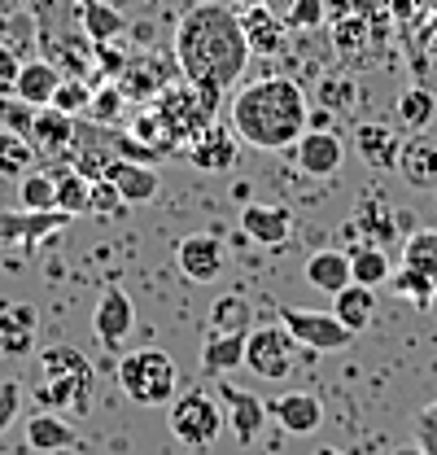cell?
<instances>
[{
	"label": "cell",
	"mask_w": 437,
	"mask_h": 455,
	"mask_svg": "<svg viewBox=\"0 0 437 455\" xmlns=\"http://www.w3.org/2000/svg\"><path fill=\"white\" fill-rule=\"evenodd\" d=\"M66 220H70L66 211H0V241L22 245L27 254H36V245L44 236H53Z\"/></svg>",
	"instance_id": "4fadbf2b"
},
{
	"label": "cell",
	"mask_w": 437,
	"mask_h": 455,
	"mask_svg": "<svg viewBox=\"0 0 437 455\" xmlns=\"http://www.w3.org/2000/svg\"><path fill=\"white\" fill-rule=\"evenodd\" d=\"M75 136H79V123L70 118V114L53 110V106H44V110H36V123H31V145L40 149V154H75Z\"/></svg>",
	"instance_id": "7402d4cb"
},
{
	"label": "cell",
	"mask_w": 437,
	"mask_h": 455,
	"mask_svg": "<svg viewBox=\"0 0 437 455\" xmlns=\"http://www.w3.org/2000/svg\"><path fill=\"white\" fill-rule=\"evenodd\" d=\"M306 284H315L320 293H341L350 284V254L346 250H315L302 267Z\"/></svg>",
	"instance_id": "83f0119b"
},
{
	"label": "cell",
	"mask_w": 437,
	"mask_h": 455,
	"mask_svg": "<svg viewBox=\"0 0 437 455\" xmlns=\"http://www.w3.org/2000/svg\"><path fill=\"white\" fill-rule=\"evenodd\" d=\"M398 123L402 127H411V132H425L429 123H433V114H437V101H433V92L429 88H407L402 97H398Z\"/></svg>",
	"instance_id": "d590c367"
},
{
	"label": "cell",
	"mask_w": 437,
	"mask_h": 455,
	"mask_svg": "<svg viewBox=\"0 0 437 455\" xmlns=\"http://www.w3.org/2000/svg\"><path fill=\"white\" fill-rule=\"evenodd\" d=\"M0 118H4V132L31 136V123H36V110H31L27 101H0Z\"/></svg>",
	"instance_id": "ee69618b"
},
{
	"label": "cell",
	"mask_w": 437,
	"mask_h": 455,
	"mask_svg": "<svg viewBox=\"0 0 437 455\" xmlns=\"http://www.w3.org/2000/svg\"><path fill=\"white\" fill-rule=\"evenodd\" d=\"M106 180L118 184V193H123L127 206H149L158 197V188H163V175L158 171L149 167V163H131V158H114L106 167Z\"/></svg>",
	"instance_id": "ffe728a7"
},
{
	"label": "cell",
	"mask_w": 437,
	"mask_h": 455,
	"mask_svg": "<svg viewBox=\"0 0 437 455\" xmlns=\"http://www.w3.org/2000/svg\"><path fill=\"white\" fill-rule=\"evenodd\" d=\"M350 4H354V13H359V18H368L372 27L389 18V0H350Z\"/></svg>",
	"instance_id": "f907efd6"
},
{
	"label": "cell",
	"mask_w": 437,
	"mask_h": 455,
	"mask_svg": "<svg viewBox=\"0 0 437 455\" xmlns=\"http://www.w3.org/2000/svg\"><path fill=\"white\" fill-rule=\"evenodd\" d=\"M27 447L40 455H61L79 447V429L70 420H61V411H36V416H27Z\"/></svg>",
	"instance_id": "44dd1931"
},
{
	"label": "cell",
	"mask_w": 437,
	"mask_h": 455,
	"mask_svg": "<svg viewBox=\"0 0 437 455\" xmlns=\"http://www.w3.org/2000/svg\"><path fill=\"white\" fill-rule=\"evenodd\" d=\"M298 341L284 324H267V329H250L245 338V368L263 381H284L298 363Z\"/></svg>",
	"instance_id": "52a82bcc"
},
{
	"label": "cell",
	"mask_w": 437,
	"mask_h": 455,
	"mask_svg": "<svg viewBox=\"0 0 437 455\" xmlns=\"http://www.w3.org/2000/svg\"><path fill=\"white\" fill-rule=\"evenodd\" d=\"M227 123L245 145L275 154V149H289L302 140V132L311 123V101L298 88V79H289V75L254 79L227 101Z\"/></svg>",
	"instance_id": "7a4b0ae2"
},
{
	"label": "cell",
	"mask_w": 437,
	"mask_h": 455,
	"mask_svg": "<svg viewBox=\"0 0 437 455\" xmlns=\"http://www.w3.org/2000/svg\"><path fill=\"white\" fill-rule=\"evenodd\" d=\"M332 311H337V320H341L350 333H363V329L377 320V289L350 281L341 293H332Z\"/></svg>",
	"instance_id": "cb8c5ba5"
},
{
	"label": "cell",
	"mask_w": 437,
	"mask_h": 455,
	"mask_svg": "<svg viewBox=\"0 0 437 455\" xmlns=\"http://www.w3.org/2000/svg\"><path fill=\"white\" fill-rule=\"evenodd\" d=\"M88 106H92V84H83L79 75H66L61 84H57V97H53V110L61 114H88Z\"/></svg>",
	"instance_id": "ab89813d"
},
{
	"label": "cell",
	"mask_w": 437,
	"mask_h": 455,
	"mask_svg": "<svg viewBox=\"0 0 437 455\" xmlns=\"http://www.w3.org/2000/svg\"><path fill=\"white\" fill-rule=\"evenodd\" d=\"M236 4H241V9H250V4H267V0H236Z\"/></svg>",
	"instance_id": "11a10c76"
},
{
	"label": "cell",
	"mask_w": 437,
	"mask_h": 455,
	"mask_svg": "<svg viewBox=\"0 0 437 455\" xmlns=\"http://www.w3.org/2000/svg\"><path fill=\"white\" fill-rule=\"evenodd\" d=\"M36 333H40V311L31 302H4L0 307V355H9V359L31 355Z\"/></svg>",
	"instance_id": "ac0fdd59"
},
{
	"label": "cell",
	"mask_w": 437,
	"mask_h": 455,
	"mask_svg": "<svg viewBox=\"0 0 437 455\" xmlns=\"http://www.w3.org/2000/svg\"><path fill=\"white\" fill-rule=\"evenodd\" d=\"M381 36H377V27L368 22V18H359V13H346V18H337L332 22V44H337V53L346 66H359L363 53L377 44Z\"/></svg>",
	"instance_id": "4316f807"
},
{
	"label": "cell",
	"mask_w": 437,
	"mask_h": 455,
	"mask_svg": "<svg viewBox=\"0 0 437 455\" xmlns=\"http://www.w3.org/2000/svg\"><path fill=\"white\" fill-rule=\"evenodd\" d=\"M241 27H245V40H250V53H280L284 49V22L275 18L267 4H250L241 9Z\"/></svg>",
	"instance_id": "484cf974"
},
{
	"label": "cell",
	"mask_w": 437,
	"mask_h": 455,
	"mask_svg": "<svg viewBox=\"0 0 437 455\" xmlns=\"http://www.w3.org/2000/svg\"><path fill=\"white\" fill-rule=\"evenodd\" d=\"M118 390L131 398L136 407H163L179 390V368L175 359L158 350V346H140L127 350L118 359Z\"/></svg>",
	"instance_id": "277c9868"
},
{
	"label": "cell",
	"mask_w": 437,
	"mask_h": 455,
	"mask_svg": "<svg viewBox=\"0 0 437 455\" xmlns=\"http://www.w3.org/2000/svg\"><path fill=\"white\" fill-rule=\"evenodd\" d=\"M350 254V281L359 284H372V289H381V284H389V276H393V267H389V254H385L377 241H359L354 250H346Z\"/></svg>",
	"instance_id": "f546056e"
},
{
	"label": "cell",
	"mask_w": 437,
	"mask_h": 455,
	"mask_svg": "<svg viewBox=\"0 0 437 455\" xmlns=\"http://www.w3.org/2000/svg\"><path fill=\"white\" fill-rule=\"evenodd\" d=\"M254 324V307L241 293H223L211 307V333H250Z\"/></svg>",
	"instance_id": "d6a6232c"
},
{
	"label": "cell",
	"mask_w": 437,
	"mask_h": 455,
	"mask_svg": "<svg viewBox=\"0 0 437 455\" xmlns=\"http://www.w3.org/2000/svg\"><path fill=\"white\" fill-rule=\"evenodd\" d=\"M184 158L193 163L197 171H211V175H223V171L236 167V132H232V123H211L188 149H184Z\"/></svg>",
	"instance_id": "e0dca14e"
},
{
	"label": "cell",
	"mask_w": 437,
	"mask_h": 455,
	"mask_svg": "<svg viewBox=\"0 0 437 455\" xmlns=\"http://www.w3.org/2000/svg\"><path fill=\"white\" fill-rule=\"evenodd\" d=\"M398 180L411 188H437V140L416 132L411 140H402L398 149Z\"/></svg>",
	"instance_id": "d6986e66"
},
{
	"label": "cell",
	"mask_w": 437,
	"mask_h": 455,
	"mask_svg": "<svg viewBox=\"0 0 437 455\" xmlns=\"http://www.w3.org/2000/svg\"><path fill=\"white\" fill-rule=\"evenodd\" d=\"M175 61H179V75L193 88H202L211 106H227V92L236 88L250 61L241 13L223 0L193 4L175 27Z\"/></svg>",
	"instance_id": "6da1fadb"
},
{
	"label": "cell",
	"mask_w": 437,
	"mask_h": 455,
	"mask_svg": "<svg viewBox=\"0 0 437 455\" xmlns=\"http://www.w3.org/2000/svg\"><path fill=\"white\" fill-rule=\"evenodd\" d=\"M36 377H61V381L79 386L88 398H92V386H97V368H92V359H88L83 350L66 346V341L36 350Z\"/></svg>",
	"instance_id": "7c38bea8"
},
{
	"label": "cell",
	"mask_w": 437,
	"mask_h": 455,
	"mask_svg": "<svg viewBox=\"0 0 437 455\" xmlns=\"http://www.w3.org/2000/svg\"><path fill=\"white\" fill-rule=\"evenodd\" d=\"M354 149H359V158L368 163L372 171H393L398 167V149H402V140L381 127V123H359V132H354Z\"/></svg>",
	"instance_id": "d4e9b609"
},
{
	"label": "cell",
	"mask_w": 437,
	"mask_h": 455,
	"mask_svg": "<svg viewBox=\"0 0 437 455\" xmlns=\"http://www.w3.org/2000/svg\"><path fill=\"white\" fill-rule=\"evenodd\" d=\"M223 429H227V416L206 390H188L171 403V434L184 447H211Z\"/></svg>",
	"instance_id": "5b68a950"
},
{
	"label": "cell",
	"mask_w": 437,
	"mask_h": 455,
	"mask_svg": "<svg viewBox=\"0 0 437 455\" xmlns=\"http://www.w3.org/2000/svg\"><path fill=\"white\" fill-rule=\"evenodd\" d=\"M350 97H354V88H350L346 79H341V84H337V79H328L324 88H320V106H337V101H341V110H346V101H350Z\"/></svg>",
	"instance_id": "681fc988"
},
{
	"label": "cell",
	"mask_w": 437,
	"mask_h": 455,
	"mask_svg": "<svg viewBox=\"0 0 437 455\" xmlns=\"http://www.w3.org/2000/svg\"><path fill=\"white\" fill-rule=\"evenodd\" d=\"M57 84H61V70H57L49 57H36V61H22V70L13 79V97L44 110V106H53Z\"/></svg>",
	"instance_id": "603a6c76"
},
{
	"label": "cell",
	"mask_w": 437,
	"mask_h": 455,
	"mask_svg": "<svg viewBox=\"0 0 437 455\" xmlns=\"http://www.w3.org/2000/svg\"><path fill=\"white\" fill-rule=\"evenodd\" d=\"M18 70H22V57H18L9 44H4V40H0V88H13Z\"/></svg>",
	"instance_id": "c3c4849f"
},
{
	"label": "cell",
	"mask_w": 437,
	"mask_h": 455,
	"mask_svg": "<svg viewBox=\"0 0 437 455\" xmlns=\"http://www.w3.org/2000/svg\"><path fill=\"white\" fill-rule=\"evenodd\" d=\"M22 411V381H0V434L18 420Z\"/></svg>",
	"instance_id": "bcb514c9"
},
{
	"label": "cell",
	"mask_w": 437,
	"mask_h": 455,
	"mask_svg": "<svg viewBox=\"0 0 437 455\" xmlns=\"http://www.w3.org/2000/svg\"><path fill=\"white\" fill-rule=\"evenodd\" d=\"M145 106L158 114L171 154H184V149H188V145L215 123V114H218V106H211L206 92L193 88L188 79H175L171 88H163V92H158L154 101H145Z\"/></svg>",
	"instance_id": "3957f363"
},
{
	"label": "cell",
	"mask_w": 437,
	"mask_h": 455,
	"mask_svg": "<svg viewBox=\"0 0 437 455\" xmlns=\"http://www.w3.org/2000/svg\"><path fill=\"white\" fill-rule=\"evenodd\" d=\"M88 202H92V215H123V211H131L127 202H123V193H118V184L114 180H92V188H88Z\"/></svg>",
	"instance_id": "60d3db41"
},
{
	"label": "cell",
	"mask_w": 437,
	"mask_h": 455,
	"mask_svg": "<svg viewBox=\"0 0 437 455\" xmlns=\"http://www.w3.org/2000/svg\"><path fill=\"white\" fill-rule=\"evenodd\" d=\"M53 180H57V211H66V215H92V202H88L92 180H88V175H79L75 163L53 167Z\"/></svg>",
	"instance_id": "1f68e13d"
},
{
	"label": "cell",
	"mask_w": 437,
	"mask_h": 455,
	"mask_svg": "<svg viewBox=\"0 0 437 455\" xmlns=\"http://www.w3.org/2000/svg\"><path fill=\"white\" fill-rule=\"evenodd\" d=\"M114 154H118V158H131V163H149V167L163 158L158 149H149V145L136 140L131 132H114Z\"/></svg>",
	"instance_id": "7bdbcfd3"
},
{
	"label": "cell",
	"mask_w": 437,
	"mask_h": 455,
	"mask_svg": "<svg viewBox=\"0 0 437 455\" xmlns=\"http://www.w3.org/2000/svg\"><path fill=\"white\" fill-rule=\"evenodd\" d=\"M175 267L184 272V281L211 284L227 267V250H223V241H218L215 232H193V236H184L175 245Z\"/></svg>",
	"instance_id": "30bf717a"
},
{
	"label": "cell",
	"mask_w": 437,
	"mask_h": 455,
	"mask_svg": "<svg viewBox=\"0 0 437 455\" xmlns=\"http://www.w3.org/2000/svg\"><path fill=\"white\" fill-rule=\"evenodd\" d=\"M324 18H328L324 0H293L289 13H284V27H289V31H311V27H320Z\"/></svg>",
	"instance_id": "b9f144b4"
},
{
	"label": "cell",
	"mask_w": 437,
	"mask_h": 455,
	"mask_svg": "<svg viewBox=\"0 0 437 455\" xmlns=\"http://www.w3.org/2000/svg\"><path fill=\"white\" fill-rule=\"evenodd\" d=\"M293 154H298V167L306 171L311 180H332L341 171V163H346V140L337 132H328V127H306L302 140L293 145Z\"/></svg>",
	"instance_id": "8fae6325"
},
{
	"label": "cell",
	"mask_w": 437,
	"mask_h": 455,
	"mask_svg": "<svg viewBox=\"0 0 437 455\" xmlns=\"http://www.w3.org/2000/svg\"><path fill=\"white\" fill-rule=\"evenodd\" d=\"M315 455H341V451H337V447H320V451H315Z\"/></svg>",
	"instance_id": "9f6ffc18"
},
{
	"label": "cell",
	"mask_w": 437,
	"mask_h": 455,
	"mask_svg": "<svg viewBox=\"0 0 437 455\" xmlns=\"http://www.w3.org/2000/svg\"><path fill=\"white\" fill-rule=\"evenodd\" d=\"M31 0H0V18H13V13H22Z\"/></svg>",
	"instance_id": "f5cc1de1"
},
{
	"label": "cell",
	"mask_w": 437,
	"mask_h": 455,
	"mask_svg": "<svg viewBox=\"0 0 437 455\" xmlns=\"http://www.w3.org/2000/svg\"><path fill=\"white\" fill-rule=\"evenodd\" d=\"M402 267H416V272H425V276L437 281V232L433 228L407 236V245H402Z\"/></svg>",
	"instance_id": "74e56055"
},
{
	"label": "cell",
	"mask_w": 437,
	"mask_h": 455,
	"mask_svg": "<svg viewBox=\"0 0 437 455\" xmlns=\"http://www.w3.org/2000/svg\"><path fill=\"white\" fill-rule=\"evenodd\" d=\"M223 403H227V429H232V438L241 443V447H254L258 438H263V429H267V403L258 395H250V390H236V386H223Z\"/></svg>",
	"instance_id": "9a60e30c"
},
{
	"label": "cell",
	"mask_w": 437,
	"mask_h": 455,
	"mask_svg": "<svg viewBox=\"0 0 437 455\" xmlns=\"http://www.w3.org/2000/svg\"><path fill=\"white\" fill-rule=\"evenodd\" d=\"M79 22H83V36L92 40V44H101V40H123L127 36V18L106 4V0H83L79 4Z\"/></svg>",
	"instance_id": "4dcf8cb0"
},
{
	"label": "cell",
	"mask_w": 437,
	"mask_h": 455,
	"mask_svg": "<svg viewBox=\"0 0 437 455\" xmlns=\"http://www.w3.org/2000/svg\"><path fill=\"white\" fill-rule=\"evenodd\" d=\"M324 9L332 13V22H337V18H346V13H354V4H350V0H324Z\"/></svg>",
	"instance_id": "816d5d0a"
},
{
	"label": "cell",
	"mask_w": 437,
	"mask_h": 455,
	"mask_svg": "<svg viewBox=\"0 0 437 455\" xmlns=\"http://www.w3.org/2000/svg\"><path fill=\"white\" fill-rule=\"evenodd\" d=\"M267 416H272L284 434H293V438H306V434H315V429L324 425L320 398L306 395V390H284V395H275L272 403H267Z\"/></svg>",
	"instance_id": "2e32d148"
},
{
	"label": "cell",
	"mask_w": 437,
	"mask_h": 455,
	"mask_svg": "<svg viewBox=\"0 0 437 455\" xmlns=\"http://www.w3.org/2000/svg\"><path fill=\"white\" fill-rule=\"evenodd\" d=\"M389 455H425V447L420 443H407V447H393Z\"/></svg>",
	"instance_id": "db71d44e"
},
{
	"label": "cell",
	"mask_w": 437,
	"mask_h": 455,
	"mask_svg": "<svg viewBox=\"0 0 437 455\" xmlns=\"http://www.w3.org/2000/svg\"><path fill=\"white\" fill-rule=\"evenodd\" d=\"M280 324L293 333V341L311 355H337L346 350L354 333L337 320V311H306V307H280Z\"/></svg>",
	"instance_id": "8992f818"
},
{
	"label": "cell",
	"mask_w": 437,
	"mask_h": 455,
	"mask_svg": "<svg viewBox=\"0 0 437 455\" xmlns=\"http://www.w3.org/2000/svg\"><path fill=\"white\" fill-rule=\"evenodd\" d=\"M245 338L250 333H211V338L202 341V372L223 377L236 363H245Z\"/></svg>",
	"instance_id": "f1b7e54d"
},
{
	"label": "cell",
	"mask_w": 437,
	"mask_h": 455,
	"mask_svg": "<svg viewBox=\"0 0 437 455\" xmlns=\"http://www.w3.org/2000/svg\"><path fill=\"white\" fill-rule=\"evenodd\" d=\"M359 224H363L368 232H372L368 241H377V245H385V236L393 232V215H389V206H363Z\"/></svg>",
	"instance_id": "7dc6e473"
},
{
	"label": "cell",
	"mask_w": 437,
	"mask_h": 455,
	"mask_svg": "<svg viewBox=\"0 0 437 455\" xmlns=\"http://www.w3.org/2000/svg\"><path fill=\"white\" fill-rule=\"evenodd\" d=\"M175 79H184V75H179V61H171V57H163V53L127 57V70L118 75L127 101H136V106L154 101V97H158L163 88H171Z\"/></svg>",
	"instance_id": "9c48e42d"
},
{
	"label": "cell",
	"mask_w": 437,
	"mask_h": 455,
	"mask_svg": "<svg viewBox=\"0 0 437 455\" xmlns=\"http://www.w3.org/2000/svg\"><path fill=\"white\" fill-rule=\"evenodd\" d=\"M241 232H245L254 245L275 250V245H284V241L293 236V211L280 206V202H250V206L241 211Z\"/></svg>",
	"instance_id": "5bb4252c"
},
{
	"label": "cell",
	"mask_w": 437,
	"mask_h": 455,
	"mask_svg": "<svg viewBox=\"0 0 437 455\" xmlns=\"http://www.w3.org/2000/svg\"><path fill=\"white\" fill-rule=\"evenodd\" d=\"M31 167H36V145H31L27 136H18V132H4V127H0V175L22 180Z\"/></svg>",
	"instance_id": "e575fe53"
},
{
	"label": "cell",
	"mask_w": 437,
	"mask_h": 455,
	"mask_svg": "<svg viewBox=\"0 0 437 455\" xmlns=\"http://www.w3.org/2000/svg\"><path fill=\"white\" fill-rule=\"evenodd\" d=\"M416 443L425 447V455H437V403L416 411Z\"/></svg>",
	"instance_id": "f6af8a7d"
},
{
	"label": "cell",
	"mask_w": 437,
	"mask_h": 455,
	"mask_svg": "<svg viewBox=\"0 0 437 455\" xmlns=\"http://www.w3.org/2000/svg\"><path fill=\"white\" fill-rule=\"evenodd\" d=\"M18 202L22 211H57V180L53 171H27L18 180Z\"/></svg>",
	"instance_id": "836d02e7"
},
{
	"label": "cell",
	"mask_w": 437,
	"mask_h": 455,
	"mask_svg": "<svg viewBox=\"0 0 437 455\" xmlns=\"http://www.w3.org/2000/svg\"><path fill=\"white\" fill-rule=\"evenodd\" d=\"M127 110V92H123V84L118 79H109L101 88H92V106H88V118L97 123V127H114L118 118Z\"/></svg>",
	"instance_id": "8d00e7d4"
},
{
	"label": "cell",
	"mask_w": 437,
	"mask_h": 455,
	"mask_svg": "<svg viewBox=\"0 0 437 455\" xmlns=\"http://www.w3.org/2000/svg\"><path fill=\"white\" fill-rule=\"evenodd\" d=\"M389 284H393V293H398V298H411L416 307H429V302H433V289H437L433 276H425V272H416V267L393 272Z\"/></svg>",
	"instance_id": "f35d334b"
},
{
	"label": "cell",
	"mask_w": 437,
	"mask_h": 455,
	"mask_svg": "<svg viewBox=\"0 0 437 455\" xmlns=\"http://www.w3.org/2000/svg\"><path fill=\"white\" fill-rule=\"evenodd\" d=\"M136 329V302L127 289L118 284H106V293L97 298L92 307V338L101 341V350H123L127 338Z\"/></svg>",
	"instance_id": "ba28073f"
}]
</instances>
